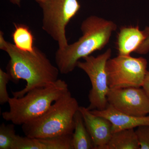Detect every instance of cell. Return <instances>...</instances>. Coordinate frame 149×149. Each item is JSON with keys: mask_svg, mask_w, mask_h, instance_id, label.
Returning <instances> with one entry per match:
<instances>
[{"mask_svg": "<svg viewBox=\"0 0 149 149\" xmlns=\"http://www.w3.org/2000/svg\"><path fill=\"white\" fill-rule=\"evenodd\" d=\"M146 38L135 53L139 54L146 55L149 52V27H146L144 29Z\"/></svg>", "mask_w": 149, "mask_h": 149, "instance_id": "cell-19", "label": "cell"}, {"mask_svg": "<svg viewBox=\"0 0 149 149\" xmlns=\"http://www.w3.org/2000/svg\"><path fill=\"white\" fill-rule=\"evenodd\" d=\"M136 133L139 140L140 149H149V125L139 126Z\"/></svg>", "mask_w": 149, "mask_h": 149, "instance_id": "cell-18", "label": "cell"}, {"mask_svg": "<svg viewBox=\"0 0 149 149\" xmlns=\"http://www.w3.org/2000/svg\"><path fill=\"white\" fill-rule=\"evenodd\" d=\"M107 99L108 104L116 109L131 116L149 114V96L143 88L110 89Z\"/></svg>", "mask_w": 149, "mask_h": 149, "instance_id": "cell-8", "label": "cell"}, {"mask_svg": "<svg viewBox=\"0 0 149 149\" xmlns=\"http://www.w3.org/2000/svg\"><path fill=\"white\" fill-rule=\"evenodd\" d=\"M79 111L93 141L94 149H106L112 134L111 122L102 116L93 114L85 107H80Z\"/></svg>", "mask_w": 149, "mask_h": 149, "instance_id": "cell-9", "label": "cell"}, {"mask_svg": "<svg viewBox=\"0 0 149 149\" xmlns=\"http://www.w3.org/2000/svg\"><path fill=\"white\" fill-rule=\"evenodd\" d=\"M42 9V28L63 49L69 44L66 36V27L80 10L77 0H35Z\"/></svg>", "mask_w": 149, "mask_h": 149, "instance_id": "cell-5", "label": "cell"}, {"mask_svg": "<svg viewBox=\"0 0 149 149\" xmlns=\"http://www.w3.org/2000/svg\"><path fill=\"white\" fill-rule=\"evenodd\" d=\"M15 124L6 125L2 123L0 126V149H12L16 139Z\"/></svg>", "mask_w": 149, "mask_h": 149, "instance_id": "cell-16", "label": "cell"}, {"mask_svg": "<svg viewBox=\"0 0 149 149\" xmlns=\"http://www.w3.org/2000/svg\"><path fill=\"white\" fill-rule=\"evenodd\" d=\"M9 1L13 4L18 6L19 7L20 6L22 0H9Z\"/></svg>", "mask_w": 149, "mask_h": 149, "instance_id": "cell-21", "label": "cell"}, {"mask_svg": "<svg viewBox=\"0 0 149 149\" xmlns=\"http://www.w3.org/2000/svg\"><path fill=\"white\" fill-rule=\"evenodd\" d=\"M14 30L12 34L14 45L19 49L32 52L35 50L34 36L29 27L19 23H14Z\"/></svg>", "mask_w": 149, "mask_h": 149, "instance_id": "cell-15", "label": "cell"}, {"mask_svg": "<svg viewBox=\"0 0 149 149\" xmlns=\"http://www.w3.org/2000/svg\"><path fill=\"white\" fill-rule=\"evenodd\" d=\"M10 80V77L7 72L0 68V104L3 105L8 103L10 97L7 90V85Z\"/></svg>", "mask_w": 149, "mask_h": 149, "instance_id": "cell-17", "label": "cell"}, {"mask_svg": "<svg viewBox=\"0 0 149 149\" xmlns=\"http://www.w3.org/2000/svg\"><path fill=\"white\" fill-rule=\"evenodd\" d=\"M148 61L140 57L118 55L107 61L108 83L110 89L142 88L146 75Z\"/></svg>", "mask_w": 149, "mask_h": 149, "instance_id": "cell-6", "label": "cell"}, {"mask_svg": "<svg viewBox=\"0 0 149 149\" xmlns=\"http://www.w3.org/2000/svg\"><path fill=\"white\" fill-rule=\"evenodd\" d=\"M146 38L144 30H140L139 25L120 27L116 41L118 55L128 56L135 52Z\"/></svg>", "mask_w": 149, "mask_h": 149, "instance_id": "cell-12", "label": "cell"}, {"mask_svg": "<svg viewBox=\"0 0 149 149\" xmlns=\"http://www.w3.org/2000/svg\"><path fill=\"white\" fill-rule=\"evenodd\" d=\"M72 135L37 139L17 135L12 149H72Z\"/></svg>", "mask_w": 149, "mask_h": 149, "instance_id": "cell-11", "label": "cell"}, {"mask_svg": "<svg viewBox=\"0 0 149 149\" xmlns=\"http://www.w3.org/2000/svg\"><path fill=\"white\" fill-rule=\"evenodd\" d=\"M0 49L9 56L6 70L11 81L16 83L23 80L27 82L24 89L12 92L13 97H21L35 88L49 86L58 80L60 72L57 67L52 64L46 54L37 47L32 52L20 50L7 41L1 31Z\"/></svg>", "mask_w": 149, "mask_h": 149, "instance_id": "cell-1", "label": "cell"}, {"mask_svg": "<svg viewBox=\"0 0 149 149\" xmlns=\"http://www.w3.org/2000/svg\"><path fill=\"white\" fill-rule=\"evenodd\" d=\"M68 91L65 81L58 79L52 85L35 88L21 97H10L9 110L3 113V118L15 125H22L44 114Z\"/></svg>", "mask_w": 149, "mask_h": 149, "instance_id": "cell-4", "label": "cell"}, {"mask_svg": "<svg viewBox=\"0 0 149 149\" xmlns=\"http://www.w3.org/2000/svg\"><path fill=\"white\" fill-rule=\"evenodd\" d=\"M117 28L111 20L95 15L87 17L80 26L82 36L74 43L63 49H58L56 52L55 60L60 72L67 74L72 72L80 59L102 49Z\"/></svg>", "mask_w": 149, "mask_h": 149, "instance_id": "cell-2", "label": "cell"}, {"mask_svg": "<svg viewBox=\"0 0 149 149\" xmlns=\"http://www.w3.org/2000/svg\"><path fill=\"white\" fill-rule=\"evenodd\" d=\"M112 50L107 49L97 56L90 55L83 58L84 61L77 63V67L86 73L91 81L92 88L89 93V110H102L108 104L107 95L110 88L106 71L107 61L111 58Z\"/></svg>", "mask_w": 149, "mask_h": 149, "instance_id": "cell-7", "label": "cell"}, {"mask_svg": "<svg viewBox=\"0 0 149 149\" xmlns=\"http://www.w3.org/2000/svg\"><path fill=\"white\" fill-rule=\"evenodd\" d=\"M93 114L105 118L111 124L112 133L125 129L138 128L143 125H149V116L135 117L116 109L109 104L102 110L90 111Z\"/></svg>", "mask_w": 149, "mask_h": 149, "instance_id": "cell-10", "label": "cell"}, {"mask_svg": "<svg viewBox=\"0 0 149 149\" xmlns=\"http://www.w3.org/2000/svg\"><path fill=\"white\" fill-rule=\"evenodd\" d=\"M106 149H140L136 131L132 128L112 133Z\"/></svg>", "mask_w": 149, "mask_h": 149, "instance_id": "cell-14", "label": "cell"}, {"mask_svg": "<svg viewBox=\"0 0 149 149\" xmlns=\"http://www.w3.org/2000/svg\"><path fill=\"white\" fill-rule=\"evenodd\" d=\"M142 88H143L144 90L149 96V70L147 71Z\"/></svg>", "mask_w": 149, "mask_h": 149, "instance_id": "cell-20", "label": "cell"}, {"mask_svg": "<svg viewBox=\"0 0 149 149\" xmlns=\"http://www.w3.org/2000/svg\"><path fill=\"white\" fill-rule=\"evenodd\" d=\"M74 129L72 135V149H93V141L79 109L74 116Z\"/></svg>", "mask_w": 149, "mask_h": 149, "instance_id": "cell-13", "label": "cell"}, {"mask_svg": "<svg viewBox=\"0 0 149 149\" xmlns=\"http://www.w3.org/2000/svg\"><path fill=\"white\" fill-rule=\"evenodd\" d=\"M79 107L76 99L68 91L44 114L22 125V131L27 137L37 139L72 135L74 115Z\"/></svg>", "mask_w": 149, "mask_h": 149, "instance_id": "cell-3", "label": "cell"}]
</instances>
